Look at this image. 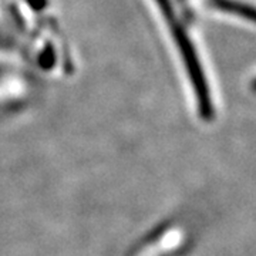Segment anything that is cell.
<instances>
[{"mask_svg":"<svg viewBox=\"0 0 256 256\" xmlns=\"http://www.w3.org/2000/svg\"><path fill=\"white\" fill-rule=\"evenodd\" d=\"M250 88H252V92H256V78L252 82V84H250Z\"/></svg>","mask_w":256,"mask_h":256,"instance_id":"obj_2","label":"cell"},{"mask_svg":"<svg viewBox=\"0 0 256 256\" xmlns=\"http://www.w3.org/2000/svg\"><path fill=\"white\" fill-rule=\"evenodd\" d=\"M216 6L228 13L236 14L239 18H246L256 23V8L238 0H216Z\"/></svg>","mask_w":256,"mask_h":256,"instance_id":"obj_1","label":"cell"}]
</instances>
